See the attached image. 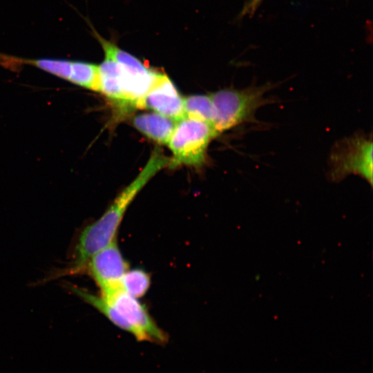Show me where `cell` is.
Masks as SVG:
<instances>
[{"mask_svg":"<svg viewBox=\"0 0 373 373\" xmlns=\"http://www.w3.org/2000/svg\"><path fill=\"white\" fill-rule=\"evenodd\" d=\"M169 162L170 158L160 150H154L135 180L118 195L99 219L83 229L75 249L73 272L84 270L89 259L95 253L115 239L118 228L130 204L158 171L169 166Z\"/></svg>","mask_w":373,"mask_h":373,"instance_id":"1","label":"cell"},{"mask_svg":"<svg viewBox=\"0 0 373 373\" xmlns=\"http://www.w3.org/2000/svg\"><path fill=\"white\" fill-rule=\"evenodd\" d=\"M273 87L274 84L269 83L240 90L225 88L211 94L216 111L213 127L217 134L244 123L254 122L257 110L271 102L265 95Z\"/></svg>","mask_w":373,"mask_h":373,"instance_id":"2","label":"cell"},{"mask_svg":"<svg viewBox=\"0 0 373 373\" xmlns=\"http://www.w3.org/2000/svg\"><path fill=\"white\" fill-rule=\"evenodd\" d=\"M218 135L212 125L184 115L176 122L168 142L173 153L169 165L202 166L206 160L209 142Z\"/></svg>","mask_w":373,"mask_h":373,"instance_id":"3","label":"cell"},{"mask_svg":"<svg viewBox=\"0 0 373 373\" xmlns=\"http://www.w3.org/2000/svg\"><path fill=\"white\" fill-rule=\"evenodd\" d=\"M105 55L113 59L120 68L122 90L124 100L133 110L139 106L160 73L150 69L135 57L119 48L112 41L93 30Z\"/></svg>","mask_w":373,"mask_h":373,"instance_id":"4","label":"cell"},{"mask_svg":"<svg viewBox=\"0 0 373 373\" xmlns=\"http://www.w3.org/2000/svg\"><path fill=\"white\" fill-rule=\"evenodd\" d=\"M372 139L356 133L336 143L329 155V179L335 182L356 175L372 185Z\"/></svg>","mask_w":373,"mask_h":373,"instance_id":"5","label":"cell"},{"mask_svg":"<svg viewBox=\"0 0 373 373\" xmlns=\"http://www.w3.org/2000/svg\"><path fill=\"white\" fill-rule=\"evenodd\" d=\"M117 312L120 318L119 329L133 335L137 341L164 345L169 336L152 318L145 306L137 298L122 289L108 295H100Z\"/></svg>","mask_w":373,"mask_h":373,"instance_id":"6","label":"cell"},{"mask_svg":"<svg viewBox=\"0 0 373 373\" xmlns=\"http://www.w3.org/2000/svg\"><path fill=\"white\" fill-rule=\"evenodd\" d=\"M86 267L100 288L101 295H107L122 289V280L128 270V265L118 247L116 239L95 253Z\"/></svg>","mask_w":373,"mask_h":373,"instance_id":"7","label":"cell"},{"mask_svg":"<svg viewBox=\"0 0 373 373\" xmlns=\"http://www.w3.org/2000/svg\"><path fill=\"white\" fill-rule=\"evenodd\" d=\"M139 108L153 110L175 122L184 116V99L172 81L164 73H160L140 102Z\"/></svg>","mask_w":373,"mask_h":373,"instance_id":"8","label":"cell"},{"mask_svg":"<svg viewBox=\"0 0 373 373\" xmlns=\"http://www.w3.org/2000/svg\"><path fill=\"white\" fill-rule=\"evenodd\" d=\"M99 92L119 109V113L131 111L122 93L119 66L113 59L106 55L99 66Z\"/></svg>","mask_w":373,"mask_h":373,"instance_id":"9","label":"cell"},{"mask_svg":"<svg viewBox=\"0 0 373 373\" xmlns=\"http://www.w3.org/2000/svg\"><path fill=\"white\" fill-rule=\"evenodd\" d=\"M176 122L157 113L140 114L133 119V124L138 131L162 144H168Z\"/></svg>","mask_w":373,"mask_h":373,"instance_id":"10","label":"cell"},{"mask_svg":"<svg viewBox=\"0 0 373 373\" xmlns=\"http://www.w3.org/2000/svg\"><path fill=\"white\" fill-rule=\"evenodd\" d=\"M0 61L6 65L28 64L70 82L73 72V61L59 59H22L0 55Z\"/></svg>","mask_w":373,"mask_h":373,"instance_id":"11","label":"cell"},{"mask_svg":"<svg viewBox=\"0 0 373 373\" xmlns=\"http://www.w3.org/2000/svg\"><path fill=\"white\" fill-rule=\"evenodd\" d=\"M184 115L202 120L213 126L216 111L209 95L186 97L184 99Z\"/></svg>","mask_w":373,"mask_h":373,"instance_id":"12","label":"cell"},{"mask_svg":"<svg viewBox=\"0 0 373 373\" xmlns=\"http://www.w3.org/2000/svg\"><path fill=\"white\" fill-rule=\"evenodd\" d=\"M71 83L99 91V66L92 63L73 61Z\"/></svg>","mask_w":373,"mask_h":373,"instance_id":"13","label":"cell"},{"mask_svg":"<svg viewBox=\"0 0 373 373\" xmlns=\"http://www.w3.org/2000/svg\"><path fill=\"white\" fill-rule=\"evenodd\" d=\"M151 284L149 274L142 269L127 270L122 280V289L137 298L144 296Z\"/></svg>","mask_w":373,"mask_h":373,"instance_id":"14","label":"cell"}]
</instances>
